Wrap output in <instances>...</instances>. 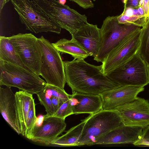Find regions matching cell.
Listing matches in <instances>:
<instances>
[{"mask_svg":"<svg viewBox=\"0 0 149 149\" xmlns=\"http://www.w3.org/2000/svg\"><path fill=\"white\" fill-rule=\"evenodd\" d=\"M63 63L66 82L72 92L100 95L121 86L103 74L102 65L96 66L84 59H75Z\"/></svg>","mask_w":149,"mask_h":149,"instance_id":"obj_1","label":"cell"},{"mask_svg":"<svg viewBox=\"0 0 149 149\" xmlns=\"http://www.w3.org/2000/svg\"><path fill=\"white\" fill-rule=\"evenodd\" d=\"M85 123L77 146H91L101 138L122 125L121 119L115 109L101 110L90 114Z\"/></svg>","mask_w":149,"mask_h":149,"instance_id":"obj_2","label":"cell"},{"mask_svg":"<svg viewBox=\"0 0 149 149\" xmlns=\"http://www.w3.org/2000/svg\"><path fill=\"white\" fill-rule=\"evenodd\" d=\"M47 84L39 75L10 63L0 60V85L32 94L43 91Z\"/></svg>","mask_w":149,"mask_h":149,"instance_id":"obj_3","label":"cell"},{"mask_svg":"<svg viewBox=\"0 0 149 149\" xmlns=\"http://www.w3.org/2000/svg\"><path fill=\"white\" fill-rule=\"evenodd\" d=\"M118 16H109L104 20L100 29V44L97 55L94 60L102 63L113 50L136 31L141 27L133 24L119 23Z\"/></svg>","mask_w":149,"mask_h":149,"instance_id":"obj_4","label":"cell"},{"mask_svg":"<svg viewBox=\"0 0 149 149\" xmlns=\"http://www.w3.org/2000/svg\"><path fill=\"white\" fill-rule=\"evenodd\" d=\"M26 29L36 33L50 32L59 34L61 28L30 0H10Z\"/></svg>","mask_w":149,"mask_h":149,"instance_id":"obj_5","label":"cell"},{"mask_svg":"<svg viewBox=\"0 0 149 149\" xmlns=\"http://www.w3.org/2000/svg\"><path fill=\"white\" fill-rule=\"evenodd\" d=\"M49 18L72 35L88 23L87 17L56 0H32Z\"/></svg>","mask_w":149,"mask_h":149,"instance_id":"obj_6","label":"cell"},{"mask_svg":"<svg viewBox=\"0 0 149 149\" xmlns=\"http://www.w3.org/2000/svg\"><path fill=\"white\" fill-rule=\"evenodd\" d=\"M38 40L42 53L40 75L47 84L65 90L66 82L64 63L59 52L43 36Z\"/></svg>","mask_w":149,"mask_h":149,"instance_id":"obj_7","label":"cell"},{"mask_svg":"<svg viewBox=\"0 0 149 149\" xmlns=\"http://www.w3.org/2000/svg\"><path fill=\"white\" fill-rule=\"evenodd\" d=\"M107 76L120 86L144 87L149 84L147 65L137 53Z\"/></svg>","mask_w":149,"mask_h":149,"instance_id":"obj_8","label":"cell"},{"mask_svg":"<svg viewBox=\"0 0 149 149\" xmlns=\"http://www.w3.org/2000/svg\"><path fill=\"white\" fill-rule=\"evenodd\" d=\"M9 38L24 65L40 75L42 53L38 38L31 33H19Z\"/></svg>","mask_w":149,"mask_h":149,"instance_id":"obj_9","label":"cell"},{"mask_svg":"<svg viewBox=\"0 0 149 149\" xmlns=\"http://www.w3.org/2000/svg\"><path fill=\"white\" fill-rule=\"evenodd\" d=\"M141 33V29L135 32L107 55L102 65L104 75H107L137 53L140 45Z\"/></svg>","mask_w":149,"mask_h":149,"instance_id":"obj_10","label":"cell"},{"mask_svg":"<svg viewBox=\"0 0 149 149\" xmlns=\"http://www.w3.org/2000/svg\"><path fill=\"white\" fill-rule=\"evenodd\" d=\"M114 109L125 125L143 129L149 125V102L147 100L137 97Z\"/></svg>","mask_w":149,"mask_h":149,"instance_id":"obj_11","label":"cell"},{"mask_svg":"<svg viewBox=\"0 0 149 149\" xmlns=\"http://www.w3.org/2000/svg\"><path fill=\"white\" fill-rule=\"evenodd\" d=\"M65 119L55 116H43L41 124H35L29 139L46 145L51 144L65 130Z\"/></svg>","mask_w":149,"mask_h":149,"instance_id":"obj_12","label":"cell"},{"mask_svg":"<svg viewBox=\"0 0 149 149\" xmlns=\"http://www.w3.org/2000/svg\"><path fill=\"white\" fill-rule=\"evenodd\" d=\"M144 87L123 86L107 91L100 95L102 103V110H113L116 107L136 98L144 90Z\"/></svg>","mask_w":149,"mask_h":149,"instance_id":"obj_13","label":"cell"},{"mask_svg":"<svg viewBox=\"0 0 149 149\" xmlns=\"http://www.w3.org/2000/svg\"><path fill=\"white\" fill-rule=\"evenodd\" d=\"M143 130L140 127L123 124L102 137L95 144L132 143L134 145L140 138Z\"/></svg>","mask_w":149,"mask_h":149,"instance_id":"obj_14","label":"cell"},{"mask_svg":"<svg viewBox=\"0 0 149 149\" xmlns=\"http://www.w3.org/2000/svg\"><path fill=\"white\" fill-rule=\"evenodd\" d=\"M91 56L97 55L100 44V29L97 25L88 23L82 26L71 35Z\"/></svg>","mask_w":149,"mask_h":149,"instance_id":"obj_15","label":"cell"},{"mask_svg":"<svg viewBox=\"0 0 149 149\" xmlns=\"http://www.w3.org/2000/svg\"><path fill=\"white\" fill-rule=\"evenodd\" d=\"M74 114H92L102 109L101 96L96 95L72 92L69 99Z\"/></svg>","mask_w":149,"mask_h":149,"instance_id":"obj_16","label":"cell"},{"mask_svg":"<svg viewBox=\"0 0 149 149\" xmlns=\"http://www.w3.org/2000/svg\"><path fill=\"white\" fill-rule=\"evenodd\" d=\"M11 87L0 88V111L6 121L18 134H20L16 118L15 95Z\"/></svg>","mask_w":149,"mask_h":149,"instance_id":"obj_17","label":"cell"},{"mask_svg":"<svg viewBox=\"0 0 149 149\" xmlns=\"http://www.w3.org/2000/svg\"><path fill=\"white\" fill-rule=\"evenodd\" d=\"M15 95L17 122L20 134L24 136L25 120L34 99L33 94L22 91L16 92Z\"/></svg>","mask_w":149,"mask_h":149,"instance_id":"obj_18","label":"cell"},{"mask_svg":"<svg viewBox=\"0 0 149 149\" xmlns=\"http://www.w3.org/2000/svg\"><path fill=\"white\" fill-rule=\"evenodd\" d=\"M52 44L62 54H69L75 59H84L91 56L90 53L72 38L70 40L61 39Z\"/></svg>","mask_w":149,"mask_h":149,"instance_id":"obj_19","label":"cell"},{"mask_svg":"<svg viewBox=\"0 0 149 149\" xmlns=\"http://www.w3.org/2000/svg\"><path fill=\"white\" fill-rule=\"evenodd\" d=\"M0 60L19 66L33 73L22 62L9 37L0 36Z\"/></svg>","mask_w":149,"mask_h":149,"instance_id":"obj_20","label":"cell"},{"mask_svg":"<svg viewBox=\"0 0 149 149\" xmlns=\"http://www.w3.org/2000/svg\"><path fill=\"white\" fill-rule=\"evenodd\" d=\"M84 123V120H82L81 123L70 128L65 134L58 137L51 144L62 146H77Z\"/></svg>","mask_w":149,"mask_h":149,"instance_id":"obj_21","label":"cell"},{"mask_svg":"<svg viewBox=\"0 0 149 149\" xmlns=\"http://www.w3.org/2000/svg\"><path fill=\"white\" fill-rule=\"evenodd\" d=\"M137 53L149 65V17L141 29L140 43Z\"/></svg>","mask_w":149,"mask_h":149,"instance_id":"obj_22","label":"cell"},{"mask_svg":"<svg viewBox=\"0 0 149 149\" xmlns=\"http://www.w3.org/2000/svg\"><path fill=\"white\" fill-rule=\"evenodd\" d=\"M118 22L127 25L133 24L142 27L146 24L147 19L145 15L127 16L121 14L118 15Z\"/></svg>","mask_w":149,"mask_h":149,"instance_id":"obj_23","label":"cell"},{"mask_svg":"<svg viewBox=\"0 0 149 149\" xmlns=\"http://www.w3.org/2000/svg\"><path fill=\"white\" fill-rule=\"evenodd\" d=\"M35 105L34 100L31 104L25 121V129L24 136L28 139L36 124L37 119L36 114Z\"/></svg>","mask_w":149,"mask_h":149,"instance_id":"obj_24","label":"cell"},{"mask_svg":"<svg viewBox=\"0 0 149 149\" xmlns=\"http://www.w3.org/2000/svg\"><path fill=\"white\" fill-rule=\"evenodd\" d=\"M48 95L57 98L65 102L68 100L71 95L68 94L65 90L55 86L47 84L44 90Z\"/></svg>","mask_w":149,"mask_h":149,"instance_id":"obj_25","label":"cell"},{"mask_svg":"<svg viewBox=\"0 0 149 149\" xmlns=\"http://www.w3.org/2000/svg\"><path fill=\"white\" fill-rule=\"evenodd\" d=\"M40 104L45 107L48 116H54V107L50 97L44 90L36 94Z\"/></svg>","mask_w":149,"mask_h":149,"instance_id":"obj_26","label":"cell"},{"mask_svg":"<svg viewBox=\"0 0 149 149\" xmlns=\"http://www.w3.org/2000/svg\"><path fill=\"white\" fill-rule=\"evenodd\" d=\"M73 114L72 105L69 99L64 102L54 116L65 119L68 116Z\"/></svg>","mask_w":149,"mask_h":149,"instance_id":"obj_27","label":"cell"},{"mask_svg":"<svg viewBox=\"0 0 149 149\" xmlns=\"http://www.w3.org/2000/svg\"><path fill=\"white\" fill-rule=\"evenodd\" d=\"M134 145L149 146V125L143 129L140 138Z\"/></svg>","mask_w":149,"mask_h":149,"instance_id":"obj_28","label":"cell"},{"mask_svg":"<svg viewBox=\"0 0 149 149\" xmlns=\"http://www.w3.org/2000/svg\"><path fill=\"white\" fill-rule=\"evenodd\" d=\"M76 3L79 6L84 9L92 8L94 7V4L92 0H70Z\"/></svg>","mask_w":149,"mask_h":149,"instance_id":"obj_29","label":"cell"},{"mask_svg":"<svg viewBox=\"0 0 149 149\" xmlns=\"http://www.w3.org/2000/svg\"><path fill=\"white\" fill-rule=\"evenodd\" d=\"M141 0H125L124 2V8L137 9L139 6Z\"/></svg>","mask_w":149,"mask_h":149,"instance_id":"obj_30","label":"cell"},{"mask_svg":"<svg viewBox=\"0 0 149 149\" xmlns=\"http://www.w3.org/2000/svg\"><path fill=\"white\" fill-rule=\"evenodd\" d=\"M50 97L54 107L55 114L64 102L61 100L56 97L52 96H51Z\"/></svg>","mask_w":149,"mask_h":149,"instance_id":"obj_31","label":"cell"},{"mask_svg":"<svg viewBox=\"0 0 149 149\" xmlns=\"http://www.w3.org/2000/svg\"><path fill=\"white\" fill-rule=\"evenodd\" d=\"M143 7L145 15L148 19L149 17V0H143Z\"/></svg>","mask_w":149,"mask_h":149,"instance_id":"obj_32","label":"cell"},{"mask_svg":"<svg viewBox=\"0 0 149 149\" xmlns=\"http://www.w3.org/2000/svg\"><path fill=\"white\" fill-rule=\"evenodd\" d=\"M133 9L131 8H124V10L121 14L127 16L133 15Z\"/></svg>","mask_w":149,"mask_h":149,"instance_id":"obj_33","label":"cell"},{"mask_svg":"<svg viewBox=\"0 0 149 149\" xmlns=\"http://www.w3.org/2000/svg\"><path fill=\"white\" fill-rule=\"evenodd\" d=\"M10 0H0V12H1L5 4L8 2Z\"/></svg>","mask_w":149,"mask_h":149,"instance_id":"obj_34","label":"cell"},{"mask_svg":"<svg viewBox=\"0 0 149 149\" xmlns=\"http://www.w3.org/2000/svg\"><path fill=\"white\" fill-rule=\"evenodd\" d=\"M138 12L141 15H145L143 6H139L137 8Z\"/></svg>","mask_w":149,"mask_h":149,"instance_id":"obj_35","label":"cell"},{"mask_svg":"<svg viewBox=\"0 0 149 149\" xmlns=\"http://www.w3.org/2000/svg\"><path fill=\"white\" fill-rule=\"evenodd\" d=\"M58 2L63 5H64L66 2V0H58Z\"/></svg>","mask_w":149,"mask_h":149,"instance_id":"obj_36","label":"cell"},{"mask_svg":"<svg viewBox=\"0 0 149 149\" xmlns=\"http://www.w3.org/2000/svg\"><path fill=\"white\" fill-rule=\"evenodd\" d=\"M147 72L148 76V78L149 82V65H147Z\"/></svg>","mask_w":149,"mask_h":149,"instance_id":"obj_37","label":"cell"},{"mask_svg":"<svg viewBox=\"0 0 149 149\" xmlns=\"http://www.w3.org/2000/svg\"><path fill=\"white\" fill-rule=\"evenodd\" d=\"M94 1H95L96 0H93Z\"/></svg>","mask_w":149,"mask_h":149,"instance_id":"obj_38","label":"cell"}]
</instances>
